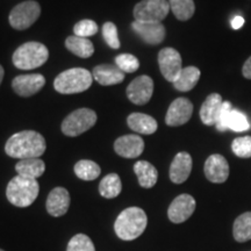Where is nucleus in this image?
I'll return each mask as SVG.
<instances>
[{"instance_id":"c85d7f7f","label":"nucleus","mask_w":251,"mask_h":251,"mask_svg":"<svg viewBox=\"0 0 251 251\" xmlns=\"http://www.w3.org/2000/svg\"><path fill=\"white\" fill-rule=\"evenodd\" d=\"M101 169L96 162L89 161V159H81L75 165V174L80 179L90 181L94 180L100 176Z\"/></svg>"},{"instance_id":"5701e85b","label":"nucleus","mask_w":251,"mask_h":251,"mask_svg":"<svg viewBox=\"0 0 251 251\" xmlns=\"http://www.w3.org/2000/svg\"><path fill=\"white\" fill-rule=\"evenodd\" d=\"M134 171L137 176V179L142 187L151 188L156 185L158 179V172L151 163L147 161H139L135 163Z\"/></svg>"},{"instance_id":"2eb2a0df","label":"nucleus","mask_w":251,"mask_h":251,"mask_svg":"<svg viewBox=\"0 0 251 251\" xmlns=\"http://www.w3.org/2000/svg\"><path fill=\"white\" fill-rule=\"evenodd\" d=\"M203 171L209 181L215 184H222L229 177V164L224 156L214 153L206 159Z\"/></svg>"},{"instance_id":"0eeeda50","label":"nucleus","mask_w":251,"mask_h":251,"mask_svg":"<svg viewBox=\"0 0 251 251\" xmlns=\"http://www.w3.org/2000/svg\"><path fill=\"white\" fill-rule=\"evenodd\" d=\"M170 12L166 0H142L134 7V18L143 23H162Z\"/></svg>"},{"instance_id":"72a5a7b5","label":"nucleus","mask_w":251,"mask_h":251,"mask_svg":"<svg viewBox=\"0 0 251 251\" xmlns=\"http://www.w3.org/2000/svg\"><path fill=\"white\" fill-rule=\"evenodd\" d=\"M74 33L76 36L89 39L90 36L96 35L98 33V25L94 23L93 20H90V19L80 20L79 23L75 25Z\"/></svg>"},{"instance_id":"39448f33","label":"nucleus","mask_w":251,"mask_h":251,"mask_svg":"<svg viewBox=\"0 0 251 251\" xmlns=\"http://www.w3.org/2000/svg\"><path fill=\"white\" fill-rule=\"evenodd\" d=\"M49 58L48 48L40 42L24 43L13 54V64L20 70H33L42 67Z\"/></svg>"},{"instance_id":"bb28decb","label":"nucleus","mask_w":251,"mask_h":251,"mask_svg":"<svg viewBox=\"0 0 251 251\" xmlns=\"http://www.w3.org/2000/svg\"><path fill=\"white\" fill-rule=\"evenodd\" d=\"M233 233L237 242H247L251 240V212L243 213L235 220Z\"/></svg>"},{"instance_id":"7ed1b4c3","label":"nucleus","mask_w":251,"mask_h":251,"mask_svg":"<svg viewBox=\"0 0 251 251\" xmlns=\"http://www.w3.org/2000/svg\"><path fill=\"white\" fill-rule=\"evenodd\" d=\"M40 192V185L36 179H29L23 176H15L6 188V197L12 205L28 207L36 200Z\"/></svg>"},{"instance_id":"1a4fd4ad","label":"nucleus","mask_w":251,"mask_h":251,"mask_svg":"<svg viewBox=\"0 0 251 251\" xmlns=\"http://www.w3.org/2000/svg\"><path fill=\"white\" fill-rule=\"evenodd\" d=\"M158 65L163 77L170 83H175L183 70L181 56L174 48H164L159 51Z\"/></svg>"},{"instance_id":"f704fd0d","label":"nucleus","mask_w":251,"mask_h":251,"mask_svg":"<svg viewBox=\"0 0 251 251\" xmlns=\"http://www.w3.org/2000/svg\"><path fill=\"white\" fill-rule=\"evenodd\" d=\"M102 36L105 42L107 43L108 47L112 49L120 48V40H119L118 28L113 23H106L102 26Z\"/></svg>"},{"instance_id":"ea45409f","label":"nucleus","mask_w":251,"mask_h":251,"mask_svg":"<svg viewBox=\"0 0 251 251\" xmlns=\"http://www.w3.org/2000/svg\"><path fill=\"white\" fill-rule=\"evenodd\" d=\"M0 251H4V250H1V249H0Z\"/></svg>"},{"instance_id":"4be33fe9","label":"nucleus","mask_w":251,"mask_h":251,"mask_svg":"<svg viewBox=\"0 0 251 251\" xmlns=\"http://www.w3.org/2000/svg\"><path fill=\"white\" fill-rule=\"evenodd\" d=\"M15 171L19 176H23L29 179H36L45 174L46 164L40 158L20 159L15 165Z\"/></svg>"},{"instance_id":"e433bc0d","label":"nucleus","mask_w":251,"mask_h":251,"mask_svg":"<svg viewBox=\"0 0 251 251\" xmlns=\"http://www.w3.org/2000/svg\"><path fill=\"white\" fill-rule=\"evenodd\" d=\"M242 75L244 78L251 80V56L247 59L246 62H244V64L242 67Z\"/></svg>"},{"instance_id":"58836bf2","label":"nucleus","mask_w":251,"mask_h":251,"mask_svg":"<svg viewBox=\"0 0 251 251\" xmlns=\"http://www.w3.org/2000/svg\"><path fill=\"white\" fill-rule=\"evenodd\" d=\"M4 74H5V71H4V68H2L1 65H0V84H1L2 79H4Z\"/></svg>"},{"instance_id":"6ab92c4d","label":"nucleus","mask_w":251,"mask_h":251,"mask_svg":"<svg viewBox=\"0 0 251 251\" xmlns=\"http://www.w3.org/2000/svg\"><path fill=\"white\" fill-rule=\"evenodd\" d=\"M192 171V157L188 152L176 155L170 166V179L175 184H181L187 180Z\"/></svg>"},{"instance_id":"473e14b6","label":"nucleus","mask_w":251,"mask_h":251,"mask_svg":"<svg viewBox=\"0 0 251 251\" xmlns=\"http://www.w3.org/2000/svg\"><path fill=\"white\" fill-rule=\"evenodd\" d=\"M231 150L237 157L250 158L251 157V136L236 137L231 143Z\"/></svg>"},{"instance_id":"20e7f679","label":"nucleus","mask_w":251,"mask_h":251,"mask_svg":"<svg viewBox=\"0 0 251 251\" xmlns=\"http://www.w3.org/2000/svg\"><path fill=\"white\" fill-rule=\"evenodd\" d=\"M93 76L84 68H74L61 72L55 78L54 87L58 93L75 94L89 90L92 85Z\"/></svg>"},{"instance_id":"f3484780","label":"nucleus","mask_w":251,"mask_h":251,"mask_svg":"<svg viewBox=\"0 0 251 251\" xmlns=\"http://www.w3.org/2000/svg\"><path fill=\"white\" fill-rule=\"evenodd\" d=\"M224 100L219 93H212L207 97L200 108V119L206 126H215L221 115Z\"/></svg>"},{"instance_id":"a878e982","label":"nucleus","mask_w":251,"mask_h":251,"mask_svg":"<svg viewBox=\"0 0 251 251\" xmlns=\"http://www.w3.org/2000/svg\"><path fill=\"white\" fill-rule=\"evenodd\" d=\"M122 184L117 174H109L102 178L99 184V193L106 199L117 198L121 193Z\"/></svg>"},{"instance_id":"412c9836","label":"nucleus","mask_w":251,"mask_h":251,"mask_svg":"<svg viewBox=\"0 0 251 251\" xmlns=\"http://www.w3.org/2000/svg\"><path fill=\"white\" fill-rule=\"evenodd\" d=\"M127 124L131 130L142 135H151L158 128L155 119L143 113H131L127 119Z\"/></svg>"},{"instance_id":"dca6fc26","label":"nucleus","mask_w":251,"mask_h":251,"mask_svg":"<svg viewBox=\"0 0 251 251\" xmlns=\"http://www.w3.org/2000/svg\"><path fill=\"white\" fill-rule=\"evenodd\" d=\"M114 150L119 156L125 158H136L143 152L144 141L135 134L125 135L115 141Z\"/></svg>"},{"instance_id":"2f4dec72","label":"nucleus","mask_w":251,"mask_h":251,"mask_svg":"<svg viewBox=\"0 0 251 251\" xmlns=\"http://www.w3.org/2000/svg\"><path fill=\"white\" fill-rule=\"evenodd\" d=\"M115 64L122 72L131 74L140 68L139 59L131 54H121L115 57Z\"/></svg>"},{"instance_id":"b1692460","label":"nucleus","mask_w":251,"mask_h":251,"mask_svg":"<svg viewBox=\"0 0 251 251\" xmlns=\"http://www.w3.org/2000/svg\"><path fill=\"white\" fill-rule=\"evenodd\" d=\"M200 75H201V72L197 67L184 68L175 83L172 84H174V87L177 91L188 92V91L193 90L196 87L198 81L200 79Z\"/></svg>"},{"instance_id":"6e6552de","label":"nucleus","mask_w":251,"mask_h":251,"mask_svg":"<svg viewBox=\"0 0 251 251\" xmlns=\"http://www.w3.org/2000/svg\"><path fill=\"white\" fill-rule=\"evenodd\" d=\"M41 6L34 0H27L15 6L9 13L8 20L11 26L17 30H25L40 18Z\"/></svg>"},{"instance_id":"9b49d317","label":"nucleus","mask_w":251,"mask_h":251,"mask_svg":"<svg viewBox=\"0 0 251 251\" xmlns=\"http://www.w3.org/2000/svg\"><path fill=\"white\" fill-rule=\"evenodd\" d=\"M193 114V103L187 98H177L171 102L165 115L169 127H179L190 121Z\"/></svg>"},{"instance_id":"a211bd4d","label":"nucleus","mask_w":251,"mask_h":251,"mask_svg":"<svg viewBox=\"0 0 251 251\" xmlns=\"http://www.w3.org/2000/svg\"><path fill=\"white\" fill-rule=\"evenodd\" d=\"M47 211L52 216H62L67 214L70 207V194L64 187H55L49 193L47 199Z\"/></svg>"},{"instance_id":"393cba45","label":"nucleus","mask_w":251,"mask_h":251,"mask_svg":"<svg viewBox=\"0 0 251 251\" xmlns=\"http://www.w3.org/2000/svg\"><path fill=\"white\" fill-rule=\"evenodd\" d=\"M65 47L69 51H71L72 54L80 58H89L94 52L93 43L89 39L76 35L68 37L65 41Z\"/></svg>"},{"instance_id":"f257e3e1","label":"nucleus","mask_w":251,"mask_h":251,"mask_svg":"<svg viewBox=\"0 0 251 251\" xmlns=\"http://www.w3.org/2000/svg\"><path fill=\"white\" fill-rule=\"evenodd\" d=\"M46 140L35 130H23L12 135L5 146V151L12 158H39L46 151Z\"/></svg>"},{"instance_id":"ddd939ff","label":"nucleus","mask_w":251,"mask_h":251,"mask_svg":"<svg viewBox=\"0 0 251 251\" xmlns=\"http://www.w3.org/2000/svg\"><path fill=\"white\" fill-rule=\"evenodd\" d=\"M131 28L148 45H161L165 40L166 30L162 23H143L135 20L131 24Z\"/></svg>"},{"instance_id":"423d86ee","label":"nucleus","mask_w":251,"mask_h":251,"mask_svg":"<svg viewBox=\"0 0 251 251\" xmlns=\"http://www.w3.org/2000/svg\"><path fill=\"white\" fill-rule=\"evenodd\" d=\"M97 113L90 108H78L69 114L62 122V133L67 136L76 137L85 133L96 125Z\"/></svg>"},{"instance_id":"9d476101","label":"nucleus","mask_w":251,"mask_h":251,"mask_svg":"<svg viewBox=\"0 0 251 251\" xmlns=\"http://www.w3.org/2000/svg\"><path fill=\"white\" fill-rule=\"evenodd\" d=\"M153 93V80L151 77H136L127 87V97L135 105H146L150 101Z\"/></svg>"},{"instance_id":"f03ea898","label":"nucleus","mask_w":251,"mask_h":251,"mask_svg":"<svg viewBox=\"0 0 251 251\" xmlns=\"http://www.w3.org/2000/svg\"><path fill=\"white\" fill-rule=\"evenodd\" d=\"M148 225V218L140 207H129L118 216L114 224L115 233L124 241H133L143 234Z\"/></svg>"},{"instance_id":"c9c22d12","label":"nucleus","mask_w":251,"mask_h":251,"mask_svg":"<svg viewBox=\"0 0 251 251\" xmlns=\"http://www.w3.org/2000/svg\"><path fill=\"white\" fill-rule=\"evenodd\" d=\"M231 109H233V106L229 101H224V107H222L221 115H220L218 122H216L215 127L219 131H226L228 129V120L229 115H230Z\"/></svg>"},{"instance_id":"f8f14e48","label":"nucleus","mask_w":251,"mask_h":251,"mask_svg":"<svg viewBox=\"0 0 251 251\" xmlns=\"http://www.w3.org/2000/svg\"><path fill=\"white\" fill-rule=\"evenodd\" d=\"M196 211V200L190 194H180L171 202L168 216L174 224L185 222Z\"/></svg>"},{"instance_id":"cd10ccee","label":"nucleus","mask_w":251,"mask_h":251,"mask_svg":"<svg viewBox=\"0 0 251 251\" xmlns=\"http://www.w3.org/2000/svg\"><path fill=\"white\" fill-rule=\"evenodd\" d=\"M169 5L175 17L180 21L190 20L196 12L193 0H169Z\"/></svg>"},{"instance_id":"aec40b11","label":"nucleus","mask_w":251,"mask_h":251,"mask_svg":"<svg viewBox=\"0 0 251 251\" xmlns=\"http://www.w3.org/2000/svg\"><path fill=\"white\" fill-rule=\"evenodd\" d=\"M93 79L98 81L100 85L111 86L117 85L125 80V72H122L117 65L101 64L93 69Z\"/></svg>"},{"instance_id":"c756f323","label":"nucleus","mask_w":251,"mask_h":251,"mask_svg":"<svg viewBox=\"0 0 251 251\" xmlns=\"http://www.w3.org/2000/svg\"><path fill=\"white\" fill-rule=\"evenodd\" d=\"M228 129L237 131V133L250 129V124L246 114L243 112L237 111V109H231L228 120Z\"/></svg>"},{"instance_id":"7c9ffc66","label":"nucleus","mask_w":251,"mask_h":251,"mask_svg":"<svg viewBox=\"0 0 251 251\" xmlns=\"http://www.w3.org/2000/svg\"><path fill=\"white\" fill-rule=\"evenodd\" d=\"M67 251H96V248L87 235L77 234L68 243Z\"/></svg>"},{"instance_id":"4468645a","label":"nucleus","mask_w":251,"mask_h":251,"mask_svg":"<svg viewBox=\"0 0 251 251\" xmlns=\"http://www.w3.org/2000/svg\"><path fill=\"white\" fill-rule=\"evenodd\" d=\"M46 84V78L40 74L20 75L12 80L14 92L20 97H31L36 94Z\"/></svg>"},{"instance_id":"4c0bfd02","label":"nucleus","mask_w":251,"mask_h":251,"mask_svg":"<svg viewBox=\"0 0 251 251\" xmlns=\"http://www.w3.org/2000/svg\"><path fill=\"white\" fill-rule=\"evenodd\" d=\"M244 25V19L242 17H240V15H237V17H235L233 20H231V27L234 28V29H240V28H242Z\"/></svg>"}]
</instances>
